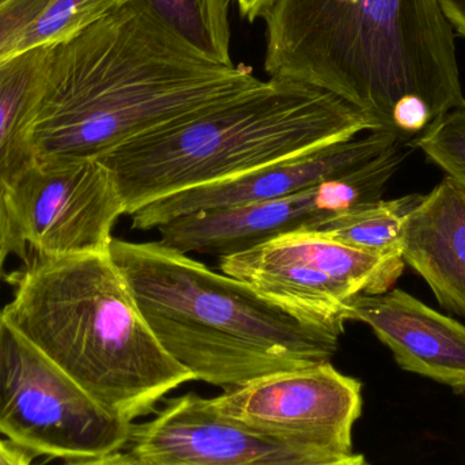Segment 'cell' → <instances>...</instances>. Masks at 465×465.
I'll use <instances>...</instances> for the list:
<instances>
[{
    "instance_id": "obj_1",
    "label": "cell",
    "mask_w": 465,
    "mask_h": 465,
    "mask_svg": "<svg viewBox=\"0 0 465 465\" xmlns=\"http://www.w3.org/2000/svg\"><path fill=\"white\" fill-rule=\"evenodd\" d=\"M262 82L246 65L225 64L196 48L146 0H128L49 46L33 123L35 160H97Z\"/></svg>"
},
{
    "instance_id": "obj_2",
    "label": "cell",
    "mask_w": 465,
    "mask_h": 465,
    "mask_svg": "<svg viewBox=\"0 0 465 465\" xmlns=\"http://www.w3.org/2000/svg\"><path fill=\"white\" fill-rule=\"evenodd\" d=\"M265 73L332 93L404 141L464 105L437 0H267Z\"/></svg>"
},
{
    "instance_id": "obj_3",
    "label": "cell",
    "mask_w": 465,
    "mask_h": 465,
    "mask_svg": "<svg viewBox=\"0 0 465 465\" xmlns=\"http://www.w3.org/2000/svg\"><path fill=\"white\" fill-rule=\"evenodd\" d=\"M0 316L114 417L134 423L195 381L161 346L111 253L35 256Z\"/></svg>"
},
{
    "instance_id": "obj_4",
    "label": "cell",
    "mask_w": 465,
    "mask_h": 465,
    "mask_svg": "<svg viewBox=\"0 0 465 465\" xmlns=\"http://www.w3.org/2000/svg\"><path fill=\"white\" fill-rule=\"evenodd\" d=\"M109 253L165 351L195 377L231 390L331 362L336 333L311 327L248 284L158 242L114 238Z\"/></svg>"
},
{
    "instance_id": "obj_5",
    "label": "cell",
    "mask_w": 465,
    "mask_h": 465,
    "mask_svg": "<svg viewBox=\"0 0 465 465\" xmlns=\"http://www.w3.org/2000/svg\"><path fill=\"white\" fill-rule=\"evenodd\" d=\"M360 109L301 82L272 79L97 158L125 215L174 193L242 176L333 142L379 131Z\"/></svg>"
},
{
    "instance_id": "obj_6",
    "label": "cell",
    "mask_w": 465,
    "mask_h": 465,
    "mask_svg": "<svg viewBox=\"0 0 465 465\" xmlns=\"http://www.w3.org/2000/svg\"><path fill=\"white\" fill-rule=\"evenodd\" d=\"M404 267L401 257L373 256L309 229L220 260L223 273L248 284L268 302L339 336L350 301L390 292Z\"/></svg>"
},
{
    "instance_id": "obj_7",
    "label": "cell",
    "mask_w": 465,
    "mask_h": 465,
    "mask_svg": "<svg viewBox=\"0 0 465 465\" xmlns=\"http://www.w3.org/2000/svg\"><path fill=\"white\" fill-rule=\"evenodd\" d=\"M134 423L104 409L0 316V434L60 460L119 452Z\"/></svg>"
},
{
    "instance_id": "obj_8",
    "label": "cell",
    "mask_w": 465,
    "mask_h": 465,
    "mask_svg": "<svg viewBox=\"0 0 465 465\" xmlns=\"http://www.w3.org/2000/svg\"><path fill=\"white\" fill-rule=\"evenodd\" d=\"M417 144L399 142L360 171L273 201L196 213L160 226V242L183 253L225 257L287 232L314 229L361 204L381 201L390 180Z\"/></svg>"
},
{
    "instance_id": "obj_9",
    "label": "cell",
    "mask_w": 465,
    "mask_h": 465,
    "mask_svg": "<svg viewBox=\"0 0 465 465\" xmlns=\"http://www.w3.org/2000/svg\"><path fill=\"white\" fill-rule=\"evenodd\" d=\"M5 188L19 242L35 256L108 252L125 215L111 173L95 158L35 160Z\"/></svg>"
},
{
    "instance_id": "obj_10",
    "label": "cell",
    "mask_w": 465,
    "mask_h": 465,
    "mask_svg": "<svg viewBox=\"0 0 465 465\" xmlns=\"http://www.w3.org/2000/svg\"><path fill=\"white\" fill-rule=\"evenodd\" d=\"M228 420L283 441L333 455L352 453L362 384L331 362L279 371L209 399Z\"/></svg>"
},
{
    "instance_id": "obj_11",
    "label": "cell",
    "mask_w": 465,
    "mask_h": 465,
    "mask_svg": "<svg viewBox=\"0 0 465 465\" xmlns=\"http://www.w3.org/2000/svg\"><path fill=\"white\" fill-rule=\"evenodd\" d=\"M130 445L152 465H369L363 455L322 452L241 425L195 393L172 399L149 422L134 425Z\"/></svg>"
},
{
    "instance_id": "obj_12",
    "label": "cell",
    "mask_w": 465,
    "mask_h": 465,
    "mask_svg": "<svg viewBox=\"0 0 465 465\" xmlns=\"http://www.w3.org/2000/svg\"><path fill=\"white\" fill-rule=\"evenodd\" d=\"M401 141L390 131H371L368 135L324 144L226 182L183 191L133 213V229L152 231L184 215L295 195L355 173Z\"/></svg>"
},
{
    "instance_id": "obj_13",
    "label": "cell",
    "mask_w": 465,
    "mask_h": 465,
    "mask_svg": "<svg viewBox=\"0 0 465 465\" xmlns=\"http://www.w3.org/2000/svg\"><path fill=\"white\" fill-rule=\"evenodd\" d=\"M347 322L373 330L403 371L465 391V325L401 289L350 301Z\"/></svg>"
},
{
    "instance_id": "obj_14",
    "label": "cell",
    "mask_w": 465,
    "mask_h": 465,
    "mask_svg": "<svg viewBox=\"0 0 465 465\" xmlns=\"http://www.w3.org/2000/svg\"><path fill=\"white\" fill-rule=\"evenodd\" d=\"M401 259L442 308L465 319V190L450 177L407 215Z\"/></svg>"
},
{
    "instance_id": "obj_15",
    "label": "cell",
    "mask_w": 465,
    "mask_h": 465,
    "mask_svg": "<svg viewBox=\"0 0 465 465\" xmlns=\"http://www.w3.org/2000/svg\"><path fill=\"white\" fill-rule=\"evenodd\" d=\"M49 46L0 63V184L8 187L35 163L33 123L43 92Z\"/></svg>"
},
{
    "instance_id": "obj_16",
    "label": "cell",
    "mask_w": 465,
    "mask_h": 465,
    "mask_svg": "<svg viewBox=\"0 0 465 465\" xmlns=\"http://www.w3.org/2000/svg\"><path fill=\"white\" fill-rule=\"evenodd\" d=\"M420 199V195H410L361 204L311 231L373 256L401 257L406 218Z\"/></svg>"
},
{
    "instance_id": "obj_17",
    "label": "cell",
    "mask_w": 465,
    "mask_h": 465,
    "mask_svg": "<svg viewBox=\"0 0 465 465\" xmlns=\"http://www.w3.org/2000/svg\"><path fill=\"white\" fill-rule=\"evenodd\" d=\"M180 35L218 62L232 64L231 5L234 0H146Z\"/></svg>"
},
{
    "instance_id": "obj_18",
    "label": "cell",
    "mask_w": 465,
    "mask_h": 465,
    "mask_svg": "<svg viewBox=\"0 0 465 465\" xmlns=\"http://www.w3.org/2000/svg\"><path fill=\"white\" fill-rule=\"evenodd\" d=\"M128 0H49L19 41L16 54L75 37Z\"/></svg>"
},
{
    "instance_id": "obj_19",
    "label": "cell",
    "mask_w": 465,
    "mask_h": 465,
    "mask_svg": "<svg viewBox=\"0 0 465 465\" xmlns=\"http://www.w3.org/2000/svg\"><path fill=\"white\" fill-rule=\"evenodd\" d=\"M417 146L465 190V104L444 114Z\"/></svg>"
},
{
    "instance_id": "obj_20",
    "label": "cell",
    "mask_w": 465,
    "mask_h": 465,
    "mask_svg": "<svg viewBox=\"0 0 465 465\" xmlns=\"http://www.w3.org/2000/svg\"><path fill=\"white\" fill-rule=\"evenodd\" d=\"M49 0H0V63L16 54L19 41Z\"/></svg>"
},
{
    "instance_id": "obj_21",
    "label": "cell",
    "mask_w": 465,
    "mask_h": 465,
    "mask_svg": "<svg viewBox=\"0 0 465 465\" xmlns=\"http://www.w3.org/2000/svg\"><path fill=\"white\" fill-rule=\"evenodd\" d=\"M11 254L21 257L25 264L29 262L26 251L22 248L15 228H14L13 220H11L7 198H5V188L0 184V278L3 276L5 262Z\"/></svg>"
},
{
    "instance_id": "obj_22",
    "label": "cell",
    "mask_w": 465,
    "mask_h": 465,
    "mask_svg": "<svg viewBox=\"0 0 465 465\" xmlns=\"http://www.w3.org/2000/svg\"><path fill=\"white\" fill-rule=\"evenodd\" d=\"M453 32L465 38V0H437Z\"/></svg>"
},
{
    "instance_id": "obj_23",
    "label": "cell",
    "mask_w": 465,
    "mask_h": 465,
    "mask_svg": "<svg viewBox=\"0 0 465 465\" xmlns=\"http://www.w3.org/2000/svg\"><path fill=\"white\" fill-rule=\"evenodd\" d=\"M138 458L133 452L109 453V455L95 456V458L75 459L67 460L63 465H138Z\"/></svg>"
},
{
    "instance_id": "obj_24",
    "label": "cell",
    "mask_w": 465,
    "mask_h": 465,
    "mask_svg": "<svg viewBox=\"0 0 465 465\" xmlns=\"http://www.w3.org/2000/svg\"><path fill=\"white\" fill-rule=\"evenodd\" d=\"M33 456L8 440L0 439V465H33Z\"/></svg>"
},
{
    "instance_id": "obj_25",
    "label": "cell",
    "mask_w": 465,
    "mask_h": 465,
    "mask_svg": "<svg viewBox=\"0 0 465 465\" xmlns=\"http://www.w3.org/2000/svg\"><path fill=\"white\" fill-rule=\"evenodd\" d=\"M237 3L240 15L246 21L254 22L259 18L260 11L264 7L267 0H234Z\"/></svg>"
},
{
    "instance_id": "obj_26",
    "label": "cell",
    "mask_w": 465,
    "mask_h": 465,
    "mask_svg": "<svg viewBox=\"0 0 465 465\" xmlns=\"http://www.w3.org/2000/svg\"><path fill=\"white\" fill-rule=\"evenodd\" d=\"M138 465H152V464H149V463H146V461H143V460H141V459H138Z\"/></svg>"
}]
</instances>
